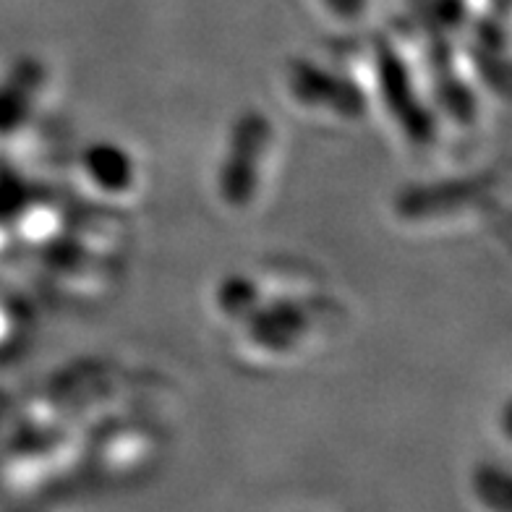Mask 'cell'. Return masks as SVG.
I'll use <instances>...</instances> for the list:
<instances>
[{"instance_id":"obj_1","label":"cell","mask_w":512,"mask_h":512,"mask_svg":"<svg viewBox=\"0 0 512 512\" xmlns=\"http://www.w3.org/2000/svg\"><path fill=\"white\" fill-rule=\"evenodd\" d=\"M275 128L270 115L262 110H246L230 126L228 144L223 160L217 168V194L225 207L241 209L251 207L262 189L264 168L272 155Z\"/></svg>"},{"instance_id":"obj_2","label":"cell","mask_w":512,"mask_h":512,"mask_svg":"<svg viewBox=\"0 0 512 512\" xmlns=\"http://www.w3.org/2000/svg\"><path fill=\"white\" fill-rule=\"evenodd\" d=\"M374 81L384 108L390 110V118L405 139L418 147H432L439 131L434 108L421 95L405 55L390 42H379L374 50Z\"/></svg>"},{"instance_id":"obj_3","label":"cell","mask_w":512,"mask_h":512,"mask_svg":"<svg viewBox=\"0 0 512 512\" xmlns=\"http://www.w3.org/2000/svg\"><path fill=\"white\" fill-rule=\"evenodd\" d=\"M311 301L314 298L309 293H304V298L264 296L262 306L249 319H243L238 327L243 330L249 345H254L256 353L270 358L290 356V353L301 351V345L309 343L311 337L322 330L324 317L317 319L314 306H309Z\"/></svg>"},{"instance_id":"obj_4","label":"cell","mask_w":512,"mask_h":512,"mask_svg":"<svg viewBox=\"0 0 512 512\" xmlns=\"http://www.w3.org/2000/svg\"><path fill=\"white\" fill-rule=\"evenodd\" d=\"M285 87L290 97L311 113L335 115L337 121H356L366 113V92L361 84L314 58L290 61Z\"/></svg>"},{"instance_id":"obj_5","label":"cell","mask_w":512,"mask_h":512,"mask_svg":"<svg viewBox=\"0 0 512 512\" xmlns=\"http://www.w3.org/2000/svg\"><path fill=\"white\" fill-rule=\"evenodd\" d=\"M489 194V183L460 178L450 183H432V186H411L395 199V212L405 223H437L445 217L468 215L479 209Z\"/></svg>"},{"instance_id":"obj_6","label":"cell","mask_w":512,"mask_h":512,"mask_svg":"<svg viewBox=\"0 0 512 512\" xmlns=\"http://www.w3.org/2000/svg\"><path fill=\"white\" fill-rule=\"evenodd\" d=\"M87 181L108 196H121L136 186V160L121 144L95 142L81 155Z\"/></svg>"},{"instance_id":"obj_7","label":"cell","mask_w":512,"mask_h":512,"mask_svg":"<svg viewBox=\"0 0 512 512\" xmlns=\"http://www.w3.org/2000/svg\"><path fill=\"white\" fill-rule=\"evenodd\" d=\"M42 81H45V71L40 63L21 61L14 68V74H8V79L0 84V136L14 134L29 121Z\"/></svg>"},{"instance_id":"obj_8","label":"cell","mask_w":512,"mask_h":512,"mask_svg":"<svg viewBox=\"0 0 512 512\" xmlns=\"http://www.w3.org/2000/svg\"><path fill=\"white\" fill-rule=\"evenodd\" d=\"M264 285L251 275H228L215 290V306L223 314V319L233 324H241L249 319L264 301Z\"/></svg>"},{"instance_id":"obj_9","label":"cell","mask_w":512,"mask_h":512,"mask_svg":"<svg viewBox=\"0 0 512 512\" xmlns=\"http://www.w3.org/2000/svg\"><path fill=\"white\" fill-rule=\"evenodd\" d=\"M473 497L486 512H510V476L505 468L479 465L473 473Z\"/></svg>"},{"instance_id":"obj_10","label":"cell","mask_w":512,"mask_h":512,"mask_svg":"<svg viewBox=\"0 0 512 512\" xmlns=\"http://www.w3.org/2000/svg\"><path fill=\"white\" fill-rule=\"evenodd\" d=\"M319 6L337 21H358L369 11V0H319Z\"/></svg>"}]
</instances>
